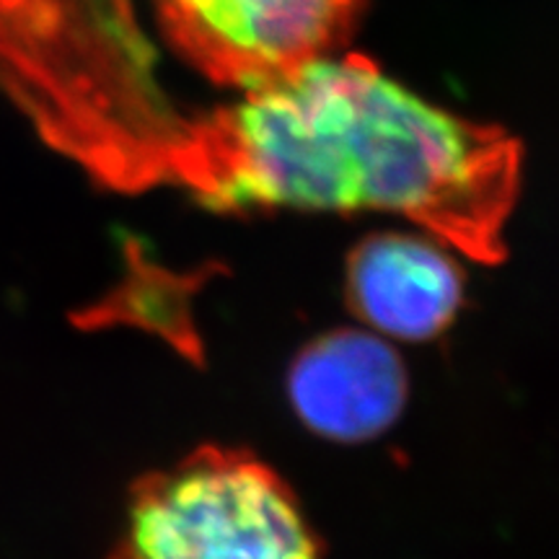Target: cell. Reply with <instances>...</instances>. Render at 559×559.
<instances>
[{
    "instance_id": "cell-2",
    "label": "cell",
    "mask_w": 559,
    "mask_h": 559,
    "mask_svg": "<svg viewBox=\"0 0 559 559\" xmlns=\"http://www.w3.org/2000/svg\"><path fill=\"white\" fill-rule=\"evenodd\" d=\"M366 0H0V96L104 181H166L207 111L353 37Z\"/></svg>"
},
{
    "instance_id": "cell-4",
    "label": "cell",
    "mask_w": 559,
    "mask_h": 559,
    "mask_svg": "<svg viewBox=\"0 0 559 559\" xmlns=\"http://www.w3.org/2000/svg\"><path fill=\"white\" fill-rule=\"evenodd\" d=\"M407 368L386 337L337 330L311 340L288 370V400L313 436L360 443L379 438L407 404Z\"/></svg>"
},
{
    "instance_id": "cell-3",
    "label": "cell",
    "mask_w": 559,
    "mask_h": 559,
    "mask_svg": "<svg viewBox=\"0 0 559 559\" xmlns=\"http://www.w3.org/2000/svg\"><path fill=\"white\" fill-rule=\"evenodd\" d=\"M111 559H321V547L267 461L205 445L132 487Z\"/></svg>"
},
{
    "instance_id": "cell-1",
    "label": "cell",
    "mask_w": 559,
    "mask_h": 559,
    "mask_svg": "<svg viewBox=\"0 0 559 559\" xmlns=\"http://www.w3.org/2000/svg\"><path fill=\"white\" fill-rule=\"evenodd\" d=\"M166 181L221 210L402 215L472 260L498 262L521 145L342 47L207 111Z\"/></svg>"
},
{
    "instance_id": "cell-5",
    "label": "cell",
    "mask_w": 559,
    "mask_h": 559,
    "mask_svg": "<svg viewBox=\"0 0 559 559\" xmlns=\"http://www.w3.org/2000/svg\"><path fill=\"white\" fill-rule=\"evenodd\" d=\"M345 296L366 330L386 340L425 342L456 319L464 275L451 247L436 236L383 230L349 251Z\"/></svg>"
}]
</instances>
